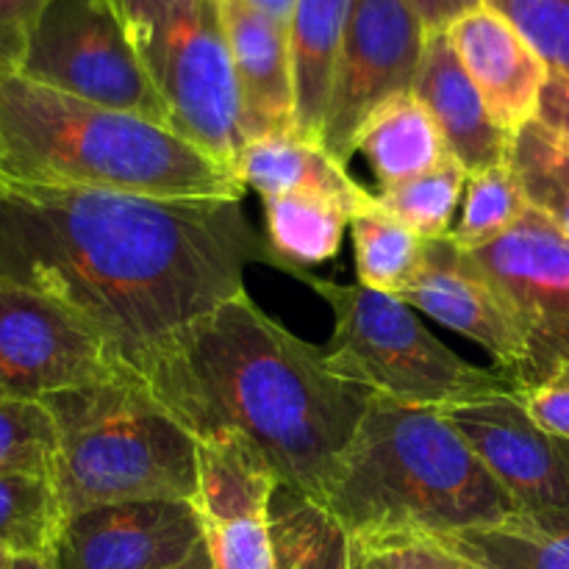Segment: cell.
<instances>
[{
	"mask_svg": "<svg viewBox=\"0 0 569 569\" xmlns=\"http://www.w3.org/2000/svg\"><path fill=\"white\" fill-rule=\"evenodd\" d=\"M461 6H465V9H472V6H481V0H461Z\"/></svg>",
	"mask_w": 569,
	"mask_h": 569,
	"instance_id": "7bdbcfd3",
	"label": "cell"
},
{
	"mask_svg": "<svg viewBox=\"0 0 569 569\" xmlns=\"http://www.w3.org/2000/svg\"><path fill=\"white\" fill-rule=\"evenodd\" d=\"M442 539L487 569H569V515H517Z\"/></svg>",
	"mask_w": 569,
	"mask_h": 569,
	"instance_id": "7402d4cb",
	"label": "cell"
},
{
	"mask_svg": "<svg viewBox=\"0 0 569 569\" xmlns=\"http://www.w3.org/2000/svg\"><path fill=\"white\" fill-rule=\"evenodd\" d=\"M242 133L248 142L295 131V81L289 31L244 0H222Z\"/></svg>",
	"mask_w": 569,
	"mask_h": 569,
	"instance_id": "2e32d148",
	"label": "cell"
},
{
	"mask_svg": "<svg viewBox=\"0 0 569 569\" xmlns=\"http://www.w3.org/2000/svg\"><path fill=\"white\" fill-rule=\"evenodd\" d=\"M539 120L561 139L569 148V87L550 78L542 92V106H539Z\"/></svg>",
	"mask_w": 569,
	"mask_h": 569,
	"instance_id": "d590c367",
	"label": "cell"
},
{
	"mask_svg": "<svg viewBox=\"0 0 569 569\" xmlns=\"http://www.w3.org/2000/svg\"><path fill=\"white\" fill-rule=\"evenodd\" d=\"M520 395L526 400L531 417L545 431L556 433V437L569 442V367L556 372L542 387L526 389Z\"/></svg>",
	"mask_w": 569,
	"mask_h": 569,
	"instance_id": "e575fe53",
	"label": "cell"
},
{
	"mask_svg": "<svg viewBox=\"0 0 569 569\" xmlns=\"http://www.w3.org/2000/svg\"><path fill=\"white\" fill-rule=\"evenodd\" d=\"M539 53L550 78L569 87V0H481Z\"/></svg>",
	"mask_w": 569,
	"mask_h": 569,
	"instance_id": "4dcf8cb0",
	"label": "cell"
},
{
	"mask_svg": "<svg viewBox=\"0 0 569 569\" xmlns=\"http://www.w3.org/2000/svg\"><path fill=\"white\" fill-rule=\"evenodd\" d=\"M467 181H470V172L450 156L426 176L378 189L376 198L383 211L398 217L422 239H442L453 231L450 226L459 211Z\"/></svg>",
	"mask_w": 569,
	"mask_h": 569,
	"instance_id": "83f0119b",
	"label": "cell"
},
{
	"mask_svg": "<svg viewBox=\"0 0 569 569\" xmlns=\"http://www.w3.org/2000/svg\"><path fill=\"white\" fill-rule=\"evenodd\" d=\"M59 453L56 420L42 400L0 392V472H48Z\"/></svg>",
	"mask_w": 569,
	"mask_h": 569,
	"instance_id": "f546056e",
	"label": "cell"
},
{
	"mask_svg": "<svg viewBox=\"0 0 569 569\" xmlns=\"http://www.w3.org/2000/svg\"><path fill=\"white\" fill-rule=\"evenodd\" d=\"M333 311L326 367L342 381L400 406L445 409L483 395L515 389L498 367H476L433 337L417 311L398 295L365 283H337L295 270ZM517 392V389H515Z\"/></svg>",
	"mask_w": 569,
	"mask_h": 569,
	"instance_id": "8992f818",
	"label": "cell"
},
{
	"mask_svg": "<svg viewBox=\"0 0 569 569\" xmlns=\"http://www.w3.org/2000/svg\"><path fill=\"white\" fill-rule=\"evenodd\" d=\"M353 0H298L289 22L295 133L320 144L333 70Z\"/></svg>",
	"mask_w": 569,
	"mask_h": 569,
	"instance_id": "d6986e66",
	"label": "cell"
},
{
	"mask_svg": "<svg viewBox=\"0 0 569 569\" xmlns=\"http://www.w3.org/2000/svg\"><path fill=\"white\" fill-rule=\"evenodd\" d=\"M356 542L370 548L383 569H487L445 545L442 539L426 533H398V537L370 539V542L356 539Z\"/></svg>",
	"mask_w": 569,
	"mask_h": 569,
	"instance_id": "d6a6232c",
	"label": "cell"
},
{
	"mask_svg": "<svg viewBox=\"0 0 569 569\" xmlns=\"http://www.w3.org/2000/svg\"><path fill=\"white\" fill-rule=\"evenodd\" d=\"M64 520L59 489L48 472H0V550L48 556Z\"/></svg>",
	"mask_w": 569,
	"mask_h": 569,
	"instance_id": "484cf974",
	"label": "cell"
},
{
	"mask_svg": "<svg viewBox=\"0 0 569 569\" xmlns=\"http://www.w3.org/2000/svg\"><path fill=\"white\" fill-rule=\"evenodd\" d=\"M467 256L522 333L526 359L511 383L517 392L542 387L569 367V237L528 206L511 231Z\"/></svg>",
	"mask_w": 569,
	"mask_h": 569,
	"instance_id": "9c48e42d",
	"label": "cell"
},
{
	"mask_svg": "<svg viewBox=\"0 0 569 569\" xmlns=\"http://www.w3.org/2000/svg\"><path fill=\"white\" fill-rule=\"evenodd\" d=\"M248 6H253L256 11H261L264 17H270L272 22L283 26L289 31V22H292L295 14V3L298 0H244Z\"/></svg>",
	"mask_w": 569,
	"mask_h": 569,
	"instance_id": "74e56055",
	"label": "cell"
},
{
	"mask_svg": "<svg viewBox=\"0 0 569 569\" xmlns=\"http://www.w3.org/2000/svg\"><path fill=\"white\" fill-rule=\"evenodd\" d=\"M428 28L409 0H353L328 98L322 150L348 167L361 128L400 94H411Z\"/></svg>",
	"mask_w": 569,
	"mask_h": 569,
	"instance_id": "30bf717a",
	"label": "cell"
},
{
	"mask_svg": "<svg viewBox=\"0 0 569 569\" xmlns=\"http://www.w3.org/2000/svg\"><path fill=\"white\" fill-rule=\"evenodd\" d=\"M20 76L56 92L176 128L150 83L114 0H48Z\"/></svg>",
	"mask_w": 569,
	"mask_h": 569,
	"instance_id": "ba28073f",
	"label": "cell"
},
{
	"mask_svg": "<svg viewBox=\"0 0 569 569\" xmlns=\"http://www.w3.org/2000/svg\"><path fill=\"white\" fill-rule=\"evenodd\" d=\"M356 153L365 156L381 189L426 176L450 159L442 131L415 94L383 103L361 128Z\"/></svg>",
	"mask_w": 569,
	"mask_h": 569,
	"instance_id": "44dd1931",
	"label": "cell"
},
{
	"mask_svg": "<svg viewBox=\"0 0 569 569\" xmlns=\"http://www.w3.org/2000/svg\"><path fill=\"white\" fill-rule=\"evenodd\" d=\"M56 420L64 515L128 500H194V437L139 372L42 400Z\"/></svg>",
	"mask_w": 569,
	"mask_h": 569,
	"instance_id": "5b68a950",
	"label": "cell"
},
{
	"mask_svg": "<svg viewBox=\"0 0 569 569\" xmlns=\"http://www.w3.org/2000/svg\"><path fill=\"white\" fill-rule=\"evenodd\" d=\"M445 33L503 131L515 137L537 120L550 72L506 17L483 3L472 6L461 11Z\"/></svg>",
	"mask_w": 569,
	"mask_h": 569,
	"instance_id": "9a60e30c",
	"label": "cell"
},
{
	"mask_svg": "<svg viewBox=\"0 0 569 569\" xmlns=\"http://www.w3.org/2000/svg\"><path fill=\"white\" fill-rule=\"evenodd\" d=\"M44 3L48 0H0V72H20Z\"/></svg>",
	"mask_w": 569,
	"mask_h": 569,
	"instance_id": "836d02e7",
	"label": "cell"
},
{
	"mask_svg": "<svg viewBox=\"0 0 569 569\" xmlns=\"http://www.w3.org/2000/svg\"><path fill=\"white\" fill-rule=\"evenodd\" d=\"M267 242L278 259V270H309L326 264L339 253L345 228L350 226L348 211L337 203L309 194H283L264 200Z\"/></svg>",
	"mask_w": 569,
	"mask_h": 569,
	"instance_id": "cb8c5ba5",
	"label": "cell"
},
{
	"mask_svg": "<svg viewBox=\"0 0 569 569\" xmlns=\"http://www.w3.org/2000/svg\"><path fill=\"white\" fill-rule=\"evenodd\" d=\"M428 31H445L465 11L461 0H409Z\"/></svg>",
	"mask_w": 569,
	"mask_h": 569,
	"instance_id": "8d00e7d4",
	"label": "cell"
},
{
	"mask_svg": "<svg viewBox=\"0 0 569 569\" xmlns=\"http://www.w3.org/2000/svg\"><path fill=\"white\" fill-rule=\"evenodd\" d=\"M350 539L448 537L517 515L442 409L372 395L320 500Z\"/></svg>",
	"mask_w": 569,
	"mask_h": 569,
	"instance_id": "277c9868",
	"label": "cell"
},
{
	"mask_svg": "<svg viewBox=\"0 0 569 569\" xmlns=\"http://www.w3.org/2000/svg\"><path fill=\"white\" fill-rule=\"evenodd\" d=\"M489 476L522 515H569V442L545 431L515 389L445 406Z\"/></svg>",
	"mask_w": 569,
	"mask_h": 569,
	"instance_id": "7c38bea8",
	"label": "cell"
},
{
	"mask_svg": "<svg viewBox=\"0 0 569 569\" xmlns=\"http://www.w3.org/2000/svg\"><path fill=\"white\" fill-rule=\"evenodd\" d=\"M509 164L528 203L542 211L569 237V148L545 126L528 122L515 133Z\"/></svg>",
	"mask_w": 569,
	"mask_h": 569,
	"instance_id": "4316f807",
	"label": "cell"
},
{
	"mask_svg": "<svg viewBox=\"0 0 569 569\" xmlns=\"http://www.w3.org/2000/svg\"><path fill=\"white\" fill-rule=\"evenodd\" d=\"M528 198L511 164H498L470 176L465 189V211L450 239L461 250H478L495 242L520 222L528 211Z\"/></svg>",
	"mask_w": 569,
	"mask_h": 569,
	"instance_id": "f1b7e54d",
	"label": "cell"
},
{
	"mask_svg": "<svg viewBox=\"0 0 569 569\" xmlns=\"http://www.w3.org/2000/svg\"><path fill=\"white\" fill-rule=\"evenodd\" d=\"M203 542L192 500H128L70 511L50 569H176Z\"/></svg>",
	"mask_w": 569,
	"mask_h": 569,
	"instance_id": "4fadbf2b",
	"label": "cell"
},
{
	"mask_svg": "<svg viewBox=\"0 0 569 569\" xmlns=\"http://www.w3.org/2000/svg\"><path fill=\"white\" fill-rule=\"evenodd\" d=\"M139 376L194 439L242 437L278 483L315 500L372 400L244 289L172 333Z\"/></svg>",
	"mask_w": 569,
	"mask_h": 569,
	"instance_id": "7a4b0ae2",
	"label": "cell"
},
{
	"mask_svg": "<svg viewBox=\"0 0 569 569\" xmlns=\"http://www.w3.org/2000/svg\"><path fill=\"white\" fill-rule=\"evenodd\" d=\"M198 492L194 509L200 520L267 515L278 478L264 456L233 433L194 439Z\"/></svg>",
	"mask_w": 569,
	"mask_h": 569,
	"instance_id": "ffe728a7",
	"label": "cell"
},
{
	"mask_svg": "<svg viewBox=\"0 0 569 569\" xmlns=\"http://www.w3.org/2000/svg\"><path fill=\"white\" fill-rule=\"evenodd\" d=\"M278 270L242 200H170L0 176V281L56 300L131 370L176 331Z\"/></svg>",
	"mask_w": 569,
	"mask_h": 569,
	"instance_id": "6da1fadb",
	"label": "cell"
},
{
	"mask_svg": "<svg viewBox=\"0 0 569 569\" xmlns=\"http://www.w3.org/2000/svg\"><path fill=\"white\" fill-rule=\"evenodd\" d=\"M350 569H383V567L381 561L372 556L370 548H365V545L353 539V565H350Z\"/></svg>",
	"mask_w": 569,
	"mask_h": 569,
	"instance_id": "f35d334b",
	"label": "cell"
},
{
	"mask_svg": "<svg viewBox=\"0 0 569 569\" xmlns=\"http://www.w3.org/2000/svg\"><path fill=\"white\" fill-rule=\"evenodd\" d=\"M267 517L276 569H350L353 565L348 528L300 489L278 483Z\"/></svg>",
	"mask_w": 569,
	"mask_h": 569,
	"instance_id": "603a6c76",
	"label": "cell"
},
{
	"mask_svg": "<svg viewBox=\"0 0 569 569\" xmlns=\"http://www.w3.org/2000/svg\"><path fill=\"white\" fill-rule=\"evenodd\" d=\"M233 170L244 189L250 187L264 200L309 194L337 203L348 211L350 220L378 206L376 192H367L359 181H353L345 164L331 159L322 144L309 142L295 131L248 142Z\"/></svg>",
	"mask_w": 569,
	"mask_h": 569,
	"instance_id": "ac0fdd59",
	"label": "cell"
},
{
	"mask_svg": "<svg viewBox=\"0 0 569 569\" xmlns=\"http://www.w3.org/2000/svg\"><path fill=\"white\" fill-rule=\"evenodd\" d=\"M359 283L387 295H403L420 272L426 242L420 233L376 206L350 220Z\"/></svg>",
	"mask_w": 569,
	"mask_h": 569,
	"instance_id": "d4e9b609",
	"label": "cell"
},
{
	"mask_svg": "<svg viewBox=\"0 0 569 569\" xmlns=\"http://www.w3.org/2000/svg\"><path fill=\"white\" fill-rule=\"evenodd\" d=\"M11 561H14V556H9L6 550H0V569H11Z\"/></svg>",
	"mask_w": 569,
	"mask_h": 569,
	"instance_id": "b9f144b4",
	"label": "cell"
},
{
	"mask_svg": "<svg viewBox=\"0 0 569 569\" xmlns=\"http://www.w3.org/2000/svg\"><path fill=\"white\" fill-rule=\"evenodd\" d=\"M176 569H214L211 567V559H209V550H206V545L200 542L198 548L192 550V553L187 556V559L181 561Z\"/></svg>",
	"mask_w": 569,
	"mask_h": 569,
	"instance_id": "ab89813d",
	"label": "cell"
},
{
	"mask_svg": "<svg viewBox=\"0 0 569 569\" xmlns=\"http://www.w3.org/2000/svg\"><path fill=\"white\" fill-rule=\"evenodd\" d=\"M11 569H50L44 556H14Z\"/></svg>",
	"mask_w": 569,
	"mask_h": 569,
	"instance_id": "60d3db41",
	"label": "cell"
},
{
	"mask_svg": "<svg viewBox=\"0 0 569 569\" xmlns=\"http://www.w3.org/2000/svg\"><path fill=\"white\" fill-rule=\"evenodd\" d=\"M0 176L170 200H242L244 183L198 142L144 117L0 72Z\"/></svg>",
	"mask_w": 569,
	"mask_h": 569,
	"instance_id": "3957f363",
	"label": "cell"
},
{
	"mask_svg": "<svg viewBox=\"0 0 569 569\" xmlns=\"http://www.w3.org/2000/svg\"><path fill=\"white\" fill-rule=\"evenodd\" d=\"M137 372L56 300L0 281V392L48 400Z\"/></svg>",
	"mask_w": 569,
	"mask_h": 569,
	"instance_id": "8fae6325",
	"label": "cell"
},
{
	"mask_svg": "<svg viewBox=\"0 0 569 569\" xmlns=\"http://www.w3.org/2000/svg\"><path fill=\"white\" fill-rule=\"evenodd\" d=\"M400 300L420 309L439 326L481 345L495 359V367L515 376L526 359V345L515 317L492 283L478 272L467 250L448 237L428 239L420 272Z\"/></svg>",
	"mask_w": 569,
	"mask_h": 569,
	"instance_id": "5bb4252c",
	"label": "cell"
},
{
	"mask_svg": "<svg viewBox=\"0 0 569 569\" xmlns=\"http://www.w3.org/2000/svg\"><path fill=\"white\" fill-rule=\"evenodd\" d=\"M270 515V511H267ZM244 515L226 520H200L203 545L214 569H276L270 517Z\"/></svg>",
	"mask_w": 569,
	"mask_h": 569,
	"instance_id": "1f68e13d",
	"label": "cell"
},
{
	"mask_svg": "<svg viewBox=\"0 0 569 569\" xmlns=\"http://www.w3.org/2000/svg\"><path fill=\"white\" fill-rule=\"evenodd\" d=\"M114 6L176 131L237 167L248 139L222 0H114Z\"/></svg>",
	"mask_w": 569,
	"mask_h": 569,
	"instance_id": "52a82bcc",
	"label": "cell"
},
{
	"mask_svg": "<svg viewBox=\"0 0 569 569\" xmlns=\"http://www.w3.org/2000/svg\"><path fill=\"white\" fill-rule=\"evenodd\" d=\"M411 94L426 106L448 142L450 156L470 176L509 164L515 137L492 120L445 31L428 33Z\"/></svg>",
	"mask_w": 569,
	"mask_h": 569,
	"instance_id": "e0dca14e",
	"label": "cell"
}]
</instances>
